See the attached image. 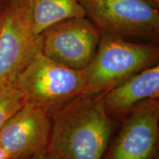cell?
<instances>
[{
    "instance_id": "obj_1",
    "label": "cell",
    "mask_w": 159,
    "mask_h": 159,
    "mask_svg": "<svg viewBox=\"0 0 159 159\" xmlns=\"http://www.w3.org/2000/svg\"><path fill=\"white\" fill-rule=\"evenodd\" d=\"M48 148L60 159H101L112 132L102 94L80 95L50 113Z\"/></svg>"
},
{
    "instance_id": "obj_2",
    "label": "cell",
    "mask_w": 159,
    "mask_h": 159,
    "mask_svg": "<svg viewBox=\"0 0 159 159\" xmlns=\"http://www.w3.org/2000/svg\"><path fill=\"white\" fill-rule=\"evenodd\" d=\"M158 47L131 42L125 38L101 33L97 52L85 69L86 92L101 94L139 71L156 64Z\"/></svg>"
},
{
    "instance_id": "obj_3",
    "label": "cell",
    "mask_w": 159,
    "mask_h": 159,
    "mask_svg": "<svg viewBox=\"0 0 159 159\" xmlns=\"http://www.w3.org/2000/svg\"><path fill=\"white\" fill-rule=\"evenodd\" d=\"M14 84L27 102L40 105L49 114L86 92L84 71L55 62L40 50L18 75Z\"/></svg>"
},
{
    "instance_id": "obj_4",
    "label": "cell",
    "mask_w": 159,
    "mask_h": 159,
    "mask_svg": "<svg viewBox=\"0 0 159 159\" xmlns=\"http://www.w3.org/2000/svg\"><path fill=\"white\" fill-rule=\"evenodd\" d=\"M40 50L28 0H4L0 5V86L14 83Z\"/></svg>"
},
{
    "instance_id": "obj_5",
    "label": "cell",
    "mask_w": 159,
    "mask_h": 159,
    "mask_svg": "<svg viewBox=\"0 0 159 159\" xmlns=\"http://www.w3.org/2000/svg\"><path fill=\"white\" fill-rule=\"evenodd\" d=\"M100 31L122 38L156 40L159 7L148 0H78Z\"/></svg>"
},
{
    "instance_id": "obj_6",
    "label": "cell",
    "mask_w": 159,
    "mask_h": 159,
    "mask_svg": "<svg viewBox=\"0 0 159 159\" xmlns=\"http://www.w3.org/2000/svg\"><path fill=\"white\" fill-rule=\"evenodd\" d=\"M100 37V31L86 16L69 18L40 34V51L64 66L84 70L96 54Z\"/></svg>"
},
{
    "instance_id": "obj_7",
    "label": "cell",
    "mask_w": 159,
    "mask_h": 159,
    "mask_svg": "<svg viewBox=\"0 0 159 159\" xmlns=\"http://www.w3.org/2000/svg\"><path fill=\"white\" fill-rule=\"evenodd\" d=\"M51 130L50 114L27 102L0 129V145L10 159H29L48 148Z\"/></svg>"
},
{
    "instance_id": "obj_8",
    "label": "cell",
    "mask_w": 159,
    "mask_h": 159,
    "mask_svg": "<svg viewBox=\"0 0 159 159\" xmlns=\"http://www.w3.org/2000/svg\"><path fill=\"white\" fill-rule=\"evenodd\" d=\"M159 102L140 103L122 125L106 159H153L158 144Z\"/></svg>"
},
{
    "instance_id": "obj_9",
    "label": "cell",
    "mask_w": 159,
    "mask_h": 159,
    "mask_svg": "<svg viewBox=\"0 0 159 159\" xmlns=\"http://www.w3.org/2000/svg\"><path fill=\"white\" fill-rule=\"evenodd\" d=\"M159 96V66H152L125 80L102 94L103 105L109 115H129L137 105Z\"/></svg>"
},
{
    "instance_id": "obj_10",
    "label": "cell",
    "mask_w": 159,
    "mask_h": 159,
    "mask_svg": "<svg viewBox=\"0 0 159 159\" xmlns=\"http://www.w3.org/2000/svg\"><path fill=\"white\" fill-rule=\"evenodd\" d=\"M35 33L41 34L49 26L74 17L86 16L78 0H28Z\"/></svg>"
},
{
    "instance_id": "obj_11",
    "label": "cell",
    "mask_w": 159,
    "mask_h": 159,
    "mask_svg": "<svg viewBox=\"0 0 159 159\" xmlns=\"http://www.w3.org/2000/svg\"><path fill=\"white\" fill-rule=\"evenodd\" d=\"M27 102L14 83L0 86V129Z\"/></svg>"
},
{
    "instance_id": "obj_12",
    "label": "cell",
    "mask_w": 159,
    "mask_h": 159,
    "mask_svg": "<svg viewBox=\"0 0 159 159\" xmlns=\"http://www.w3.org/2000/svg\"><path fill=\"white\" fill-rule=\"evenodd\" d=\"M29 159H60V158L52 150H51L50 149L47 148V150L43 151V152L36 155V156L32 157V158Z\"/></svg>"
},
{
    "instance_id": "obj_13",
    "label": "cell",
    "mask_w": 159,
    "mask_h": 159,
    "mask_svg": "<svg viewBox=\"0 0 159 159\" xmlns=\"http://www.w3.org/2000/svg\"><path fill=\"white\" fill-rule=\"evenodd\" d=\"M0 159H10L7 154L6 153L5 150H4L1 145H0Z\"/></svg>"
},
{
    "instance_id": "obj_14",
    "label": "cell",
    "mask_w": 159,
    "mask_h": 159,
    "mask_svg": "<svg viewBox=\"0 0 159 159\" xmlns=\"http://www.w3.org/2000/svg\"><path fill=\"white\" fill-rule=\"evenodd\" d=\"M148 1L151 2L153 3L155 5L159 7V0H148Z\"/></svg>"
}]
</instances>
